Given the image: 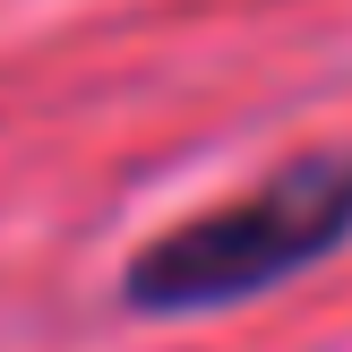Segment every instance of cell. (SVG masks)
Instances as JSON below:
<instances>
[{"mask_svg":"<svg viewBox=\"0 0 352 352\" xmlns=\"http://www.w3.org/2000/svg\"><path fill=\"white\" fill-rule=\"evenodd\" d=\"M344 241H352V146L292 155L250 198L215 206V215H189L164 241H146L120 275V301L138 318H206V309H232L250 292L309 275Z\"/></svg>","mask_w":352,"mask_h":352,"instance_id":"6da1fadb","label":"cell"}]
</instances>
